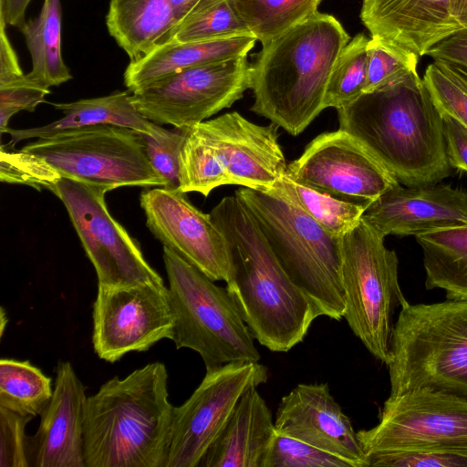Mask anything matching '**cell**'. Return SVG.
Here are the masks:
<instances>
[{"label":"cell","mask_w":467,"mask_h":467,"mask_svg":"<svg viewBox=\"0 0 467 467\" xmlns=\"http://www.w3.org/2000/svg\"><path fill=\"white\" fill-rule=\"evenodd\" d=\"M210 213L227 242L226 289L243 320L260 345L288 352L303 341L321 310L285 271L235 195L223 197Z\"/></svg>","instance_id":"obj_1"},{"label":"cell","mask_w":467,"mask_h":467,"mask_svg":"<svg viewBox=\"0 0 467 467\" xmlns=\"http://www.w3.org/2000/svg\"><path fill=\"white\" fill-rule=\"evenodd\" d=\"M338 129L356 138L401 185L451 174L443 120L418 72L337 109Z\"/></svg>","instance_id":"obj_2"},{"label":"cell","mask_w":467,"mask_h":467,"mask_svg":"<svg viewBox=\"0 0 467 467\" xmlns=\"http://www.w3.org/2000/svg\"><path fill=\"white\" fill-rule=\"evenodd\" d=\"M349 40L336 17L317 11L264 45L250 65L251 110L299 135L325 109L330 74Z\"/></svg>","instance_id":"obj_3"},{"label":"cell","mask_w":467,"mask_h":467,"mask_svg":"<svg viewBox=\"0 0 467 467\" xmlns=\"http://www.w3.org/2000/svg\"><path fill=\"white\" fill-rule=\"evenodd\" d=\"M173 406L161 362L114 377L86 402V467H165Z\"/></svg>","instance_id":"obj_4"},{"label":"cell","mask_w":467,"mask_h":467,"mask_svg":"<svg viewBox=\"0 0 467 467\" xmlns=\"http://www.w3.org/2000/svg\"><path fill=\"white\" fill-rule=\"evenodd\" d=\"M234 195L254 217L290 278L334 320L344 317L341 237L326 231L279 185L269 192L240 187Z\"/></svg>","instance_id":"obj_5"},{"label":"cell","mask_w":467,"mask_h":467,"mask_svg":"<svg viewBox=\"0 0 467 467\" xmlns=\"http://www.w3.org/2000/svg\"><path fill=\"white\" fill-rule=\"evenodd\" d=\"M387 366L389 396L429 389L467 400V301L401 306Z\"/></svg>","instance_id":"obj_6"},{"label":"cell","mask_w":467,"mask_h":467,"mask_svg":"<svg viewBox=\"0 0 467 467\" xmlns=\"http://www.w3.org/2000/svg\"><path fill=\"white\" fill-rule=\"evenodd\" d=\"M176 348L197 352L206 370L236 361H259L254 337L226 287L163 246Z\"/></svg>","instance_id":"obj_7"},{"label":"cell","mask_w":467,"mask_h":467,"mask_svg":"<svg viewBox=\"0 0 467 467\" xmlns=\"http://www.w3.org/2000/svg\"><path fill=\"white\" fill-rule=\"evenodd\" d=\"M182 160L214 187L275 190L287 172L277 126L258 125L234 111L188 128Z\"/></svg>","instance_id":"obj_8"},{"label":"cell","mask_w":467,"mask_h":467,"mask_svg":"<svg viewBox=\"0 0 467 467\" xmlns=\"http://www.w3.org/2000/svg\"><path fill=\"white\" fill-rule=\"evenodd\" d=\"M362 219L341 236L344 318L368 352L388 365L397 306L408 303L398 278L395 251Z\"/></svg>","instance_id":"obj_9"},{"label":"cell","mask_w":467,"mask_h":467,"mask_svg":"<svg viewBox=\"0 0 467 467\" xmlns=\"http://www.w3.org/2000/svg\"><path fill=\"white\" fill-rule=\"evenodd\" d=\"M21 150L45 160L61 178L106 192L120 187H165L152 168L139 131L101 124L36 139Z\"/></svg>","instance_id":"obj_10"},{"label":"cell","mask_w":467,"mask_h":467,"mask_svg":"<svg viewBox=\"0 0 467 467\" xmlns=\"http://www.w3.org/2000/svg\"><path fill=\"white\" fill-rule=\"evenodd\" d=\"M49 191L64 204L95 268L98 285L163 283L144 258L138 242L109 213L106 191L67 178H60Z\"/></svg>","instance_id":"obj_11"},{"label":"cell","mask_w":467,"mask_h":467,"mask_svg":"<svg viewBox=\"0 0 467 467\" xmlns=\"http://www.w3.org/2000/svg\"><path fill=\"white\" fill-rule=\"evenodd\" d=\"M250 88L246 57L190 67L131 93L136 109L159 125L191 128L239 100Z\"/></svg>","instance_id":"obj_12"},{"label":"cell","mask_w":467,"mask_h":467,"mask_svg":"<svg viewBox=\"0 0 467 467\" xmlns=\"http://www.w3.org/2000/svg\"><path fill=\"white\" fill-rule=\"evenodd\" d=\"M259 361H236L206 370L181 406L173 407L165 467H199L244 393L265 383Z\"/></svg>","instance_id":"obj_13"},{"label":"cell","mask_w":467,"mask_h":467,"mask_svg":"<svg viewBox=\"0 0 467 467\" xmlns=\"http://www.w3.org/2000/svg\"><path fill=\"white\" fill-rule=\"evenodd\" d=\"M379 423L358 431L366 455L421 449L467 451V400L429 389L389 396Z\"/></svg>","instance_id":"obj_14"},{"label":"cell","mask_w":467,"mask_h":467,"mask_svg":"<svg viewBox=\"0 0 467 467\" xmlns=\"http://www.w3.org/2000/svg\"><path fill=\"white\" fill-rule=\"evenodd\" d=\"M92 318L94 350L110 363L130 352L147 351L172 337L173 319L163 283L98 285Z\"/></svg>","instance_id":"obj_15"},{"label":"cell","mask_w":467,"mask_h":467,"mask_svg":"<svg viewBox=\"0 0 467 467\" xmlns=\"http://www.w3.org/2000/svg\"><path fill=\"white\" fill-rule=\"evenodd\" d=\"M286 174L299 184L364 206L399 184L356 138L340 129L317 136L288 164Z\"/></svg>","instance_id":"obj_16"},{"label":"cell","mask_w":467,"mask_h":467,"mask_svg":"<svg viewBox=\"0 0 467 467\" xmlns=\"http://www.w3.org/2000/svg\"><path fill=\"white\" fill-rule=\"evenodd\" d=\"M146 225L168 247L213 281L227 282L231 259L226 239L211 213L197 209L186 192L153 187L141 192Z\"/></svg>","instance_id":"obj_17"},{"label":"cell","mask_w":467,"mask_h":467,"mask_svg":"<svg viewBox=\"0 0 467 467\" xmlns=\"http://www.w3.org/2000/svg\"><path fill=\"white\" fill-rule=\"evenodd\" d=\"M276 431L335 455L350 467H368L350 419L327 383L298 384L281 399Z\"/></svg>","instance_id":"obj_18"},{"label":"cell","mask_w":467,"mask_h":467,"mask_svg":"<svg viewBox=\"0 0 467 467\" xmlns=\"http://www.w3.org/2000/svg\"><path fill=\"white\" fill-rule=\"evenodd\" d=\"M361 219L382 237L416 236L467 223V191L449 184H397L368 204Z\"/></svg>","instance_id":"obj_19"},{"label":"cell","mask_w":467,"mask_h":467,"mask_svg":"<svg viewBox=\"0 0 467 467\" xmlns=\"http://www.w3.org/2000/svg\"><path fill=\"white\" fill-rule=\"evenodd\" d=\"M85 388L68 361H60L53 395L40 414L36 433L27 437L32 467H86Z\"/></svg>","instance_id":"obj_20"},{"label":"cell","mask_w":467,"mask_h":467,"mask_svg":"<svg viewBox=\"0 0 467 467\" xmlns=\"http://www.w3.org/2000/svg\"><path fill=\"white\" fill-rule=\"evenodd\" d=\"M360 19L371 38L418 60L461 29L451 0H362Z\"/></svg>","instance_id":"obj_21"},{"label":"cell","mask_w":467,"mask_h":467,"mask_svg":"<svg viewBox=\"0 0 467 467\" xmlns=\"http://www.w3.org/2000/svg\"><path fill=\"white\" fill-rule=\"evenodd\" d=\"M275 432L270 409L252 387L240 398L199 467H264Z\"/></svg>","instance_id":"obj_22"},{"label":"cell","mask_w":467,"mask_h":467,"mask_svg":"<svg viewBox=\"0 0 467 467\" xmlns=\"http://www.w3.org/2000/svg\"><path fill=\"white\" fill-rule=\"evenodd\" d=\"M256 41L253 36L188 42L169 40L130 62L124 72V84L132 93L186 68L246 57Z\"/></svg>","instance_id":"obj_23"},{"label":"cell","mask_w":467,"mask_h":467,"mask_svg":"<svg viewBox=\"0 0 467 467\" xmlns=\"http://www.w3.org/2000/svg\"><path fill=\"white\" fill-rule=\"evenodd\" d=\"M106 25L132 62L169 40L177 21L170 0H109Z\"/></svg>","instance_id":"obj_24"},{"label":"cell","mask_w":467,"mask_h":467,"mask_svg":"<svg viewBox=\"0 0 467 467\" xmlns=\"http://www.w3.org/2000/svg\"><path fill=\"white\" fill-rule=\"evenodd\" d=\"M64 116L47 125L22 130L7 129L11 145L28 139L51 137L67 130L101 124L128 127L139 132L152 134L156 123L145 119L134 107L128 91L84 99L68 103H52Z\"/></svg>","instance_id":"obj_25"},{"label":"cell","mask_w":467,"mask_h":467,"mask_svg":"<svg viewBox=\"0 0 467 467\" xmlns=\"http://www.w3.org/2000/svg\"><path fill=\"white\" fill-rule=\"evenodd\" d=\"M415 238L422 251L426 289L440 288L447 299L467 301V223Z\"/></svg>","instance_id":"obj_26"},{"label":"cell","mask_w":467,"mask_h":467,"mask_svg":"<svg viewBox=\"0 0 467 467\" xmlns=\"http://www.w3.org/2000/svg\"><path fill=\"white\" fill-rule=\"evenodd\" d=\"M61 18L60 1L44 0L39 15L19 29L32 58L26 75L47 88L72 78L61 53Z\"/></svg>","instance_id":"obj_27"},{"label":"cell","mask_w":467,"mask_h":467,"mask_svg":"<svg viewBox=\"0 0 467 467\" xmlns=\"http://www.w3.org/2000/svg\"><path fill=\"white\" fill-rule=\"evenodd\" d=\"M54 386L27 360H0V406L24 417L40 415L50 401Z\"/></svg>","instance_id":"obj_28"},{"label":"cell","mask_w":467,"mask_h":467,"mask_svg":"<svg viewBox=\"0 0 467 467\" xmlns=\"http://www.w3.org/2000/svg\"><path fill=\"white\" fill-rule=\"evenodd\" d=\"M321 0H233L251 35L262 46L290 30L318 10Z\"/></svg>","instance_id":"obj_29"},{"label":"cell","mask_w":467,"mask_h":467,"mask_svg":"<svg viewBox=\"0 0 467 467\" xmlns=\"http://www.w3.org/2000/svg\"><path fill=\"white\" fill-rule=\"evenodd\" d=\"M243 36L252 35L233 0H201L178 25L169 40L203 41Z\"/></svg>","instance_id":"obj_30"},{"label":"cell","mask_w":467,"mask_h":467,"mask_svg":"<svg viewBox=\"0 0 467 467\" xmlns=\"http://www.w3.org/2000/svg\"><path fill=\"white\" fill-rule=\"evenodd\" d=\"M278 185L293 202L320 226L339 237L358 223L366 208L299 184L287 174Z\"/></svg>","instance_id":"obj_31"},{"label":"cell","mask_w":467,"mask_h":467,"mask_svg":"<svg viewBox=\"0 0 467 467\" xmlns=\"http://www.w3.org/2000/svg\"><path fill=\"white\" fill-rule=\"evenodd\" d=\"M368 41L369 38L364 34H358L340 52L326 89L325 109L346 107L364 93Z\"/></svg>","instance_id":"obj_32"},{"label":"cell","mask_w":467,"mask_h":467,"mask_svg":"<svg viewBox=\"0 0 467 467\" xmlns=\"http://www.w3.org/2000/svg\"><path fill=\"white\" fill-rule=\"evenodd\" d=\"M187 130L175 127L167 130L156 124L152 134L140 132L148 159L167 188H180V154Z\"/></svg>","instance_id":"obj_33"},{"label":"cell","mask_w":467,"mask_h":467,"mask_svg":"<svg viewBox=\"0 0 467 467\" xmlns=\"http://www.w3.org/2000/svg\"><path fill=\"white\" fill-rule=\"evenodd\" d=\"M367 52L364 93L391 87L417 73L418 59L393 51L373 38H369Z\"/></svg>","instance_id":"obj_34"},{"label":"cell","mask_w":467,"mask_h":467,"mask_svg":"<svg viewBox=\"0 0 467 467\" xmlns=\"http://www.w3.org/2000/svg\"><path fill=\"white\" fill-rule=\"evenodd\" d=\"M264 467H350L344 460L276 431Z\"/></svg>","instance_id":"obj_35"},{"label":"cell","mask_w":467,"mask_h":467,"mask_svg":"<svg viewBox=\"0 0 467 467\" xmlns=\"http://www.w3.org/2000/svg\"><path fill=\"white\" fill-rule=\"evenodd\" d=\"M7 148V147H6ZM60 175L42 158L26 152L9 150L1 146L0 180L9 183H22L37 190L50 188Z\"/></svg>","instance_id":"obj_36"},{"label":"cell","mask_w":467,"mask_h":467,"mask_svg":"<svg viewBox=\"0 0 467 467\" xmlns=\"http://www.w3.org/2000/svg\"><path fill=\"white\" fill-rule=\"evenodd\" d=\"M423 82L441 115H448L467 128V89L443 65L430 64Z\"/></svg>","instance_id":"obj_37"},{"label":"cell","mask_w":467,"mask_h":467,"mask_svg":"<svg viewBox=\"0 0 467 467\" xmlns=\"http://www.w3.org/2000/svg\"><path fill=\"white\" fill-rule=\"evenodd\" d=\"M369 466L467 467V451L421 449L379 451L367 455Z\"/></svg>","instance_id":"obj_38"},{"label":"cell","mask_w":467,"mask_h":467,"mask_svg":"<svg viewBox=\"0 0 467 467\" xmlns=\"http://www.w3.org/2000/svg\"><path fill=\"white\" fill-rule=\"evenodd\" d=\"M49 88L30 79L26 74L22 78L0 85V131L6 132L10 119L22 110L34 111L45 101Z\"/></svg>","instance_id":"obj_39"},{"label":"cell","mask_w":467,"mask_h":467,"mask_svg":"<svg viewBox=\"0 0 467 467\" xmlns=\"http://www.w3.org/2000/svg\"><path fill=\"white\" fill-rule=\"evenodd\" d=\"M32 419L0 406V467H29L25 429Z\"/></svg>","instance_id":"obj_40"},{"label":"cell","mask_w":467,"mask_h":467,"mask_svg":"<svg viewBox=\"0 0 467 467\" xmlns=\"http://www.w3.org/2000/svg\"><path fill=\"white\" fill-rule=\"evenodd\" d=\"M427 55L435 62L467 75V29L461 28L443 38Z\"/></svg>","instance_id":"obj_41"},{"label":"cell","mask_w":467,"mask_h":467,"mask_svg":"<svg viewBox=\"0 0 467 467\" xmlns=\"http://www.w3.org/2000/svg\"><path fill=\"white\" fill-rule=\"evenodd\" d=\"M441 117L449 164L467 172V128L448 115Z\"/></svg>","instance_id":"obj_42"},{"label":"cell","mask_w":467,"mask_h":467,"mask_svg":"<svg viewBox=\"0 0 467 467\" xmlns=\"http://www.w3.org/2000/svg\"><path fill=\"white\" fill-rule=\"evenodd\" d=\"M6 23L0 17V85L15 81L25 74L16 53L8 38Z\"/></svg>","instance_id":"obj_43"},{"label":"cell","mask_w":467,"mask_h":467,"mask_svg":"<svg viewBox=\"0 0 467 467\" xmlns=\"http://www.w3.org/2000/svg\"><path fill=\"white\" fill-rule=\"evenodd\" d=\"M31 0H0V17L7 26L20 29L26 24V10Z\"/></svg>","instance_id":"obj_44"},{"label":"cell","mask_w":467,"mask_h":467,"mask_svg":"<svg viewBox=\"0 0 467 467\" xmlns=\"http://www.w3.org/2000/svg\"><path fill=\"white\" fill-rule=\"evenodd\" d=\"M200 1L201 0H170L177 21V26Z\"/></svg>","instance_id":"obj_45"},{"label":"cell","mask_w":467,"mask_h":467,"mask_svg":"<svg viewBox=\"0 0 467 467\" xmlns=\"http://www.w3.org/2000/svg\"><path fill=\"white\" fill-rule=\"evenodd\" d=\"M451 14L460 28L467 29V0H451Z\"/></svg>","instance_id":"obj_46"},{"label":"cell","mask_w":467,"mask_h":467,"mask_svg":"<svg viewBox=\"0 0 467 467\" xmlns=\"http://www.w3.org/2000/svg\"><path fill=\"white\" fill-rule=\"evenodd\" d=\"M443 66L446 67L455 76V78L463 85V87L467 89V75H465L452 67H447L445 65H443Z\"/></svg>","instance_id":"obj_47"}]
</instances>
